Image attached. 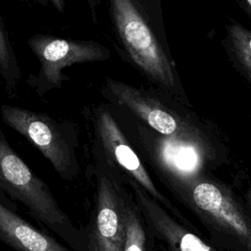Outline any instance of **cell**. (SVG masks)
<instances>
[{
  "label": "cell",
  "instance_id": "6da1fadb",
  "mask_svg": "<svg viewBox=\"0 0 251 251\" xmlns=\"http://www.w3.org/2000/svg\"><path fill=\"white\" fill-rule=\"evenodd\" d=\"M0 187L19 201L40 225L67 242L73 251H89L84 227H76L47 184L0 137Z\"/></svg>",
  "mask_w": 251,
  "mask_h": 251
},
{
  "label": "cell",
  "instance_id": "5bb4252c",
  "mask_svg": "<svg viewBox=\"0 0 251 251\" xmlns=\"http://www.w3.org/2000/svg\"><path fill=\"white\" fill-rule=\"evenodd\" d=\"M228 39L247 79L251 81V31L233 23L228 26Z\"/></svg>",
  "mask_w": 251,
  "mask_h": 251
},
{
  "label": "cell",
  "instance_id": "ba28073f",
  "mask_svg": "<svg viewBox=\"0 0 251 251\" xmlns=\"http://www.w3.org/2000/svg\"><path fill=\"white\" fill-rule=\"evenodd\" d=\"M188 192L189 201L198 214L251 251V218L225 187L211 181H198Z\"/></svg>",
  "mask_w": 251,
  "mask_h": 251
},
{
  "label": "cell",
  "instance_id": "3957f363",
  "mask_svg": "<svg viewBox=\"0 0 251 251\" xmlns=\"http://www.w3.org/2000/svg\"><path fill=\"white\" fill-rule=\"evenodd\" d=\"M137 129L143 152L170 181L182 189L195 182L209 157L208 147L195 128L185 126L172 135L153 133L142 125Z\"/></svg>",
  "mask_w": 251,
  "mask_h": 251
},
{
  "label": "cell",
  "instance_id": "4fadbf2b",
  "mask_svg": "<svg viewBox=\"0 0 251 251\" xmlns=\"http://www.w3.org/2000/svg\"><path fill=\"white\" fill-rule=\"evenodd\" d=\"M0 75L3 77L6 88L12 93L18 81L22 78V74L16 59L13 46L9 40L8 32L0 19Z\"/></svg>",
  "mask_w": 251,
  "mask_h": 251
},
{
  "label": "cell",
  "instance_id": "277c9868",
  "mask_svg": "<svg viewBox=\"0 0 251 251\" xmlns=\"http://www.w3.org/2000/svg\"><path fill=\"white\" fill-rule=\"evenodd\" d=\"M3 121L32 143L65 180L76 178L79 167L74 131L51 117L21 107L2 105Z\"/></svg>",
  "mask_w": 251,
  "mask_h": 251
},
{
  "label": "cell",
  "instance_id": "8992f818",
  "mask_svg": "<svg viewBox=\"0 0 251 251\" xmlns=\"http://www.w3.org/2000/svg\"><path fill=\"white\" fill-rule=\"evenodd\" d=\"M94 133L104 153L107 168L116 171L122 181H127L142 188L156 202L179 216L171 202L159 191L146 171L137 153L133 150L114 117L107 108L98 107L93 115Z\"/></svg>",
  "mask_w": 251,
  "mask_h": 251
},
{
  "label": "cell",
  "instance_id": "7c38bea8",
  "mask_svg": "<svg viewBox=\"0 0 251 251\" xmlns=\"http://www.w3.org/2000/svg\"><path fill=\"white\" fill-rule=\"evenodd\" d=\"M125 239L123 251H153V233L132 196L124 188Z\"/></svg>",
  "mask_w": 251,
  "mask_h": 251
},
{
  "label": "cell",
  "instance_id": "52a82bcc",
  "mask_svg": "<svg viewBox=\"0 0 251 251\" xmlns=\"http://www.w3.org/2000/svg\"><path fill=\"white\" fill-rule=\"evenodd\" d=\"M124 187L110 171L101 169L97 177L95 206L84 227L89 251H123L125 239Z\"/></svg>",
  "mask_w": 251,
  "mask_h": 251
},
{
  "label": "cell",
  "instance_id": "7a4b0ae2",
  "mask_svg": "<svg viewBox=\"0 0 251 251\" xmlns=\"http://www.w3.org/2000/svg\"><path fill=\"white\" fill-rule=\"evenodd\" d=\"M110 10L116 32L131 62L154 81L174 88V67L137 4L131 0H114Z\"/></svg>",
  "mask_w": 251,
  "mask_h": 251
},
{
  "label": "cell",
  "instance_id": "5b68a950",
  "mask_svg": "<svg viewBox=\"0 0 251 251\" xmlns=\"http://www.w3.org/2000/svg\"><path fill=\"white\" fill-rule=\"evenodd\" d=\"M27 44L40 63L38 74L28 79L38 95L60 88L69 79L62 73L64 68L74 64L100 62L111 56L110 49L89 40L36 34L27 39Z\"/></svg>",
  "mask_w": 251,
  "mask_h": 251
},
{
  "label": "cell",
  "instance_id": "2e32d148",
  "mask_svg": "<svg viewBox=\"0 0 251 251\" xmlns=\"http://www.w3.org/2000/svg\"><path fill=\"white\" fill-rule=\"evenodd\" d=\"M246 198H247V201H248V204L251 208V187L247 190V193H246Z\"/></svg>",
  "mask_w": 251,
  "mask_h": 251
},
{
  "label": "cell",
  "instance_id": "30bf717a",
  "mask_svg": "<svg viewBox=\"0 0 251 251\" xmlns=\"http://www.w3.org/2000/svg\"><path fill=\"white\" fill-rule=\"evenodd\" d=\"M134 200L153 235L163 242V251H216L196 234L176 222L148 193L131 184Z\"/></svg>",
  "mask_w": 251,
  "mask_h": 251
},
{
  "label": "cell",
  "instance_id": "9a60e30c",
  "mask_svg": "<svg viewBox=\"0 0 251 251\" xmlns=\"http://www.w3.org/2000/svg\"><path fill=\"white\" fill-rule=\"evenodd\" d=\"M242 10L248 15V17L251 19V0L248 1H244V2H240L239 3Z\"/></svg>",
  "mask_w": 251,
  "mask_h": 251
},
{
  "label": "cell",
  "instance_id": "8fae6325",
  "mask_svg": "<svg viewBox=\"0 0 251 251\" xmlns=\"http://www.w3.org/2000/svg\"><path fill=\"white\" fill-rule=\"evenodd\" d=\"M0 241L16 251H73L0 202Z\"/></svg>",
  "mask_w": 251,
  "mask_h": 251
},
{
  "label": "cell",
  "instance_id": "9c48e42d",
  "mask_svg": "<svg viewBox=\"0 0 251 251\" xmlns=\"http://www.w3.org/2000/svg\"><path fill=\"white\" fill-rule=\"evenodd\" d=\"M103 93L113 104L130 111L159 134L172 135L186 126L154 96L126 82L106 77Z\"/></svg>",
  "mask_w": 251,
  "mask_h": 251
}]
</instances>
